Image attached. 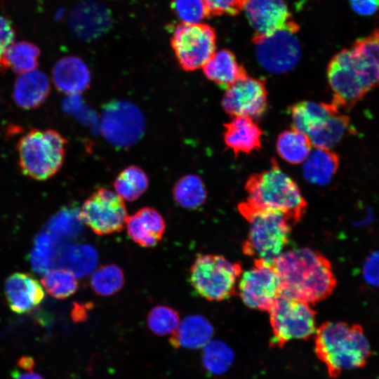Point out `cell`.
Instances as JSON below:
<instances>
[{
  "label": "cell",
  "mask_w": 379,
  "mask_h": 379,
  "mask_svg": "<svg viewBox=\"0 0 379 379\" xmlns=\"http://www.w3.org/2000/svg\"><path fill=\"white\" fill-rule=\"evenodd\" d=\"M87 309H88V307L86 305L75 304L72 311L73 320L74 321H81L86 319L87 316Z\"/></svg>",
  "instance_id": "ee69618b"
},
{
  "label": "cell",
  "mask_w": 379,
  "mask_h": 379,
  "mask_svg": "<svg viewBox=\"0 0 379 379\" xmlns=\"http://www.w3.org/2000/svg\"><path fill=\"white\" fill-rule=\"evenodd\" d=\"M237 292L247 307L269 311L282 293L281 279L274 265L254 260L253 266L242 274Z\"/></svg>",
  "instance_id": "8fae6325"
},
{
  "label": "cell",
  "mask_w": 379,
  "mask_h": 379,
  "mask_svg": "<svg viewBox=\"0 0 379 379\" xmlns=\"http://www.w3.org/2000/svg\"><path fill=\"white\" fill-rule=\"evenodd\" d=\"M213 333L212 325L204 317L190 315L180 322L176 331L171 334L169 343L174 348L197 349L207 345Z\"/></svg>",
  "instance_id": "7402d4cb"
},
{
  "label": "cell",
  "mask_w": 379,
  "mask_h": 379,
  "mask_svg": "<svg viewBox=\"0 0 379 379\" xmlns=\"http://www.w3.org/2000/svg\"><path fill=\"white\" fill-rule=\"evenodd\" d=\"M171 8L182 23H201L209 16L202 0H173Z\"/></svg>",
  "instance_id": "74e56055"
},
{
  "label": "cell",
  "mask_w": 379,
  "mask_h": 379,
  "mask_svg": "<svg viewBox=\"0 0 379 379\" xmlns=\"http://www.w3.org/2000/svg\"><path fill=\"white\" fill-rule=\"evenodd\" d=\"M327 78L333 91L331 103L339 109H351L367 93L350 48L332 58L327 67Z\"/></svg>",
  "instance_id": "7c38bea8"
},
{
  "label": "cell",
  "mask_w": 379,
  "mask_h": 379,
  "mask_svg": "<svg viewBox=\"0 0 379 379\" xmlns=\"http://www.w3.org/2000/svg\"><path fill=\"white\" fill-rule=\"evenodd\" d=\"M145 128L144 117L137 107L128 102L116 101L102 112L100 129L112 144L125 147L138 140Z\"/></svg>",
  "instance_id": "4fadbf2b"
},
{
  "label": "cell",
  "mask_w": 379,
  "mask_h": 379,
  "mask_svg": "<svg viewBox=\"0 0 379 379\" xmlns=\"http://www.w3.org/2000/svg\"><path fill=\"white\" fill-rule=\"evenodd\" d=\"M126 226L128 236L142 247L155 246L166 229L163 217L152 207H143L128 216Z\"/></svg>",
  "instance_id": "ac0fdd59"
},
{
  "label": "cell",
  "mask_w": 379,
  "mask_h": 379,
  "mask_svg": "<svg viewBox=\"0 0 379 379\" xmlns=\"http://www.w3.org/2000/svg\"><path fill=\"white\" fill-rule=\"evenodd\" d=\"M215 42L213 28L202 23L178 24L171 39L178 64L188 72L203 67L215 52Z\"/></svg>",
  "instance_id": "ba28073f"
},
{
  "label": "cell",
  "mask_w": 379,
  "mask_h": 379,
  "mask_svg": "<svg viewBox=\"0 0 379 379\" xmlns=\"http://www.w3.org/2000/svg\"><path fill=\"white\" fill-rule=\"evenodd\" d=\"M352 10L362 16H370L379 9V0H349Z\"/></svg>",
  "instance_id": "7bdbcfd3"
},
{
  "label": "cell",
  "mask_w": 379,
  "mask_h": 379,
  "mask_svg": "<svg viewBox=\"0 0 379 379\" xmlns=\"http://www.w3.org/2000/svg\"><path fill=\"white\" fill-rule=\"evenodd\" d=\"M81 222L79 210L74 207H65L50 219L46 232L58 243L74 237Z\"/></svg>",
  "instance_id": "d6a6232c"
},
{
  "label": "cell",
  "mask_w": 379,
  "mask_h": 379,
  "mask_svg": "<svg viewBox=\"0 0 379 379\" xmlns=\"http://www.w3.org/2000/svg\"><path fill=\"white\" fill-rule=\"evenodd\" d=\"M178 313L166 305H157L148 313L147 324L157 335L164 336L174 333L180 324Z\"/></svg>",
  "instance_id": "d590c367"
},
{
  "label": "cell",
  "mask_w": 379,
  "mask_h": 379,
  "mask_svg": "<svg viewBox=\"0 0 379 379\" xmlns=\"http://www.w3.org/2000/svg\"><path fill=\"white\" fill-rule=\"evenodd\" d=\"M14 35L11 21L0 15V72L4 71V56L7 48L13 44Z\"/></svg>",
  "instance_id": "60d3db41"
},
{
  "label": "cell",
  "mask_w": 379,
  "mask_h": 379,
  "mask_svg": "<svg viewBox=\"0 0 379 379\" xmlns=\"http://www.w3.org/2000/svg\"><path fill=\"white\" fill-rule=\"evenodd\" d=\"M314 352L331 378L364 367L371 354L363 328L340 321L325 322L316 330Z\"/></svg>",
  "instance_id": "7a4b0ae2"
},
{
  "label": "cell",
  "mask_w": 379,
  "mask_h": 379,
  "mask_svg": "<svg viewBox=\"0 0 379 379\" xmlns=\"http://www.w3.org/2000/svg\"><path fill=\"white\" fill-rule=\"evenodd\" d=\"M249 204L281 213L291 225L302 217L307 204L296 182L272 159L270 168L251 175L245 185Z\"/></svg>",
  "instance_id": "3957f363"
},
{
  "label": "cell",
  "mask_w": 379,
  "mask_h": 379,
  "mask_svg": "<svg viewBox=\"0 0 379 379\" xmlns=\"http://www.w3.org/2000/svg\"><path fill=\"white\" fill-rule=\"evenodd\" d=\"M149 179L139 166H130L122 170L114 182L115 192L128 201L137 200L147 190Z\"/></svg>",
  "instance_id": "f1b7e54d"
},
{
  "label": "cell",
  "mask_w": 379,
  "mask_h": 379,
  "mask_svg": "<svg viewBox=\"0 0 379 379\" xmlns=\"http://www.w3.org/2000/svg\"><path fill=\"white\" fill-rule=\"evenodd\" d=\"M124 276L121 269L116 265H104L96 269L91 277L93 291L103 296L118 292L124 286Z\"/></svg>",
  "instance_id": "e575fe53"
},
{
  "label": "cell",
  "mask_w": 379,
  "mask_h": 379,
  "mask_svg": "<svg viewBox=\"0 0 379 379\" xmlns=\"http://www.w3.org/2000/svg\"><path fill=\"white\" fill-rule=\"evenodd\" d=\"M173 195L175 201L181 207L196 209L204 204L207 193L201 178L194 174H188L175 182Z\"/></svg>",
  "instance_id": "f546056e"
},
{
  "label": "cell",
  "mask_w": 379,
  "mask_h": 379,
  "mask_svg": "<svg viewBox=\"0 0 379 379\" xmlns=\"http://www.w3.org/2000/svg\"><path fill=\"white\" fill-rule=\"evenodd\" d=\"M224 141L235 156L239 153L248 154L261 147V129L253 119L234 117L224 124Z\"/></svg>",
  "instance_id": "44dd1931"
},
{
  "label": "cell",
  "mask_w": 379,
  "mask_h": 379,
  "mask_svg": "<svg viewBox=\"0 0 379 379\" xmlns=\"http://www.w3.org/2000/svg\"><path fill=\"white\" fill-rule=\"evenodd\" d=\"M243 0H202L208 15H235L241 9Z\"/></svg>",
  "instance_id": "f35d334b"
},
{
  "label": "cell",
  "mask_w": 379,
  "mask_h": 379,
  "mask_svg": "<svg viewBox=\"0 0 379 379\" xmlns=\"http://www.w3.org/2000/svg\"><path fill=\"white\" fill-rule=\"evenodd\" d=\"M270 345L281 348L293 340H306L316 332V314L311 305L281 293L270 310Z\"/></svg>",
  "instance_id": "52a82bcc"
},
{
  "label": "cell",
  "mask_w": 379,
  "mask_h": 379,
  "mask_svg": "<svg viewBox=\"0 0 379 379\" xmlns=\"http://www.w3.org/2000/svg\"><path fill=\"white\" fill-rule=\"evenodd\" d=\"M39 48L27 41L12 44L4 56V71L10 68L14 72L23 74L34 70L38 66Z\"/></svg>",
  "instance_id": "4dcf8cb0"
},
{
  "label": "cell",
  "mask_w": 379,
  "mask_h": 379,
  "mask_svg": "<svg viewBox=\"0 0 379 379\" xmlns=\"http://www.w3.org/2000/svg\"><path fill=\"white\" fill-rule=\"evenodd\" d=\"M110 12L101 4L86 1L77 5L68 19L72 34L83 41L96 39L107 32L110 27Z\"/></svg>",
  "instance_id": "2e32d148"
},
{
  "label": "cell",
  "mask_w": 379,
  "mask_h": 379,
  "mask_svg": "<svg viewBox=\"0 0 379 379\" xmlns=\"http://www.w3.org/2000/svg\"><path fill=\"white\" fill-rule=\"evenodd\" d=\"M274 265L281 279L282 292L310 305L328 297L336 286L329 260L310 248L284 251Z\"/></svg>",
  "instance_id": "6da1fadb"
},
{
  "label": "cell",
  "mask_w": 379,
  "mask_h": 379,
  "mask_svg": "<svg viewBox=\"0 0 379 379\" xmlns=\"http://www.w3.org/2000/svg\"><path fill=\"white\" fill-rule=\"evenodd\" d=\"M76 278L63 268L53 269L44 274L41 283L51 296L65 299L77 291L78 282Z\"/></svg>",
  "instance_id": "836d02e7"
},
{
  "label": "cell",
  "mask_w": 379,
  "mask_h": 379,
  "mask_svg": "<svg viewBox=\"0 0 379 379\" xmlns=\"http://www.w3.org/2000/svg\"><path fill=\"white\" fill-rule=\"evenodd\" d=\"M57 244L46 231L35 237L29 257L31 266L36 272L44 274L52 270L55 262Z\"/></svg>",
  "instance_id": "1f68e13d"
},
{
  "label": "cell",
  "mask_w": 379,
  "mask_h": 379,
  "mask_svg": "<svg viewBox=\"0 0 379 379\" xmlns=\"http://www.w3.org/2000/svg\"><path fill=\"white\" fill-rule=\"evenodd\" d=\"M298 26L278 29L254 39L259 64L272 73H284L298 64L301 53L296 36Z\"/></svg>",
  "instance_id": "30bf717a"
},
{
  "label": "cell",
  "mask_w": 379,
  "mask_h": 379,
  "mask_svg": "<svg viewBox=\"0 0 379 379\" xmlns=\"http://www.w3.org/2000/svg\"><path fill=\"white\" fill-rule=\"evenodd\" d=\"M202 69L208 79L225 89L247 74L234 55L225 49L215 51Z\"/></svg>",
  "instance_id": "cb8c5ba5"
},
{
  "label": "cell",
  "mask_w": 379,
  "mask_h": 379,
  "mask_svg": "<svg viewBox=\"0 0 379 379\" xmlns=\"http://www.w3.org/2000/svg\"><path fill=\"white\" fill-rule=\"evenodd\" d=\"M351 130L350 118L338 112L328 117L309 138L314 147L331 149Z\"/></svg>",
  "instance_id": "83f0119b"
},
{
  "label": "cell",
  "mask_w": 379,
  "mask_h": 379,
  "mask_svg": "<svg viewBox=\"0 0 379 379\" xmlns=\"http://www.w3.org/2000/svg\"><path fill=\"white\" fill-rule=\"evenodd\" d=\"M339 163L336 153L328 149L314 147L304 161V178L312 184L326 185L336 173Z\"/></svg>",
  "instance_id": "d4e9b609"
},
{
  "label": "cell",
  "mask_w": 379,
  "mask_h": 379,
  "mask_svg": "<svg viewBox=\"0 0 379 379\" xmlns=\"http://www.w3.org/2000/svg\"><path fill=\"white\" fill-rule=\"evenodd\" d=\"M362 274L366 283L372 286H379V251L371 253L366 258Z\"/></svg>",
  "instance_id": "ab89813d"
},
{
  "label": "cell",
  "mask_w": 379,
  "mask_h": 379,
  "mask_svg": "<svg viewBox=\"0 0 379 379\" xmlns=\"http://www.w3.org/2000/svg\"><path fill=\"white\" fill-rule=\"evenodd\" d=\"M67 143V140L57 131L31 129L17 144L22 173L36 180L52 178L63 164Z\"/></svg>",
  "instance_id": "5b68a950"
},
{
  "label": "cell",
  "mask_w": 379,
  "mask_h": 379,
  "mask_svg": "<svg viewBox=\"0 0 379 379\" xmlns=\"http://www.w3.org/2000/svg\"><path fill=\"white\" fill-rule=\"evenodd\" d=\"M98 255L87 244H74L65 248L58 258V265L76 277L88 274L95 267Z\"/></svg>",
  "instance_id": "484cf974"
},
{
  "label": "cell",
  "mask_w": 379,
  "mask_h": 379,
  "mask_svg": "<svg viewBox=\"0 0 379 379\" xmlns=\"http://www.w3.org/2000/svg\"><path fill=\"white\" fill-rule=\"evenodd\" d=\"M222 106L232 117L251 119L262 116L267 106L265 80L246 74L225 89Z\"/></svg>",
  "instance_id": "5bb4252c"
},
{
  "label": "cell",
  "mask_w": 379,
  "mask_h": 379,
  "mask_svg": "<svg viewBox=\"0 0 379 379\" xmlns=\"http://www.w3.org/2000/svg\"><path fill=\"white\" fill-rule=\"evenodd\" d=\"M5 295L10 309L25 314L37 307L44 299V290L33 275L15 272L5 281Z\"/></svg>",
  "instance_id": "e0dca14e"
},
{
  "label": "cell",
  "mask_w": 379,
  "mask_h": 379,
  "mask_svg": "<svg viewBox=\"0 0 379 379\" xmlns=\"http://www.w3.org/2000/svg\"><path fill=\"white\" fill-rule=\"evenodd\" d=\"M340 112L333 103L301 101L290 109L292 128L308 137L331 116Z\"/></svg>",
  "instance_id": "603a6c76"
},
{
  "label": "cell",
  "mask_w": 379,
  "mask_h": 379,
  "mask_svg": "<svg viewBox=\"0 0 379 379\" xmlns=\"http://www.w3.org/2000/svg\"><path fill=\"white\" fill-rule=\"evenodd\" d=\"M50 91L47 76L34 69L18 76L14 84L13 98L18 107L32 109L45 102Z\"/></svg>",
  "instance_id": "ffe728a7"
},
{
  "label": "cell",
  "mask_w": 379,
  "mask_h": 379,
  "mask_svg": "<svg viewBox=\"0 0 379 379\" xmlns=\"http://www.w3.org/2000/svg\"><path fill=\"white\" fill-rule=\"evenodd\" d=\"M241 274L239 263L218 255L199 254L191 266L190 281L202 298L221 301L236 293Z\"/></svg>",
  "instance_id": "8992f818"
},
{
  "label": "cell",
  "mask_w": 379,
  "mask_h": 379,
  "mask_svg": "<svg viewBox=\"0 0 379 379\" xmlns=\"http://www.w3.org/2000/svg\"><path fill=\"white\" fill-rule=\"evenodd\" d=\"M79 217L95 234L103 236L121 232L128 215L124 200L115 192L100 188L84 201Z\"/></svg>",
  "instance_id": "9c48e42d"
},
{
  "label": "cell",
  "mask_w": 379,
  "mask_h": 379,
  "mask_svg": "<svg viewBox=\"0 0 379 379\" xmlns=\"http://www.w3.org/2000/svg\"><path fill=\"white\" fill-rule=\"evenodd\" d=\"M53 81L56 88L67 95H75L86 90L91 74L86 63L76 56L64 57L54 65Z\"/></svg>",
  "instance_id": "d6986e66"
},
{
  "label": "cell",
  "mask_w": 379,
  "mask_h": 379,
  "mask_svg": "<svg viewBox=\"0 0 379 379\" xmlns=\"http://www.w3.org/2000/svg\"><path fill=\"white\" fill-rule=\"evenodd\" d=\"M279 155L291 164L304 162L312 150V142L305 133L294 128L279 134L277 140Z\"/></svg>",
  "instance_id": "4316f807"
},
{
  "label": "cell",
  "mask_w": 379,
  "mask_h": 379,
  "mask_svg": "<svg viewBox=\"0 0 379 379\" xmlns=\"http://www.w3.org/2000/svg\"><path fill=\"white\" fill-rule=\"evenodd\" d=\"M12 376L13 379H44L34 371V359L27 356H23L18 361Z\"/></svg>",
  "instance_id": "b9f144b4"
},
{
  "label": "cell",
  "mask_w": 379,
  "mask_h": 379,
  "mask_svg": "<svg viewBox=\"0 0 379 379\" xmlns=\"http://www.w3.org/2000/svg\"><path fill=\"white\" fill-rule=\"evenodd\" d=\"M241 9L257 36L296 26L283 0H243Z\"/></svg>",
  "instance_id": "9a60e30c"
},
{
  "label": "cell",
  "mask_w": 379,
  "mask_h": 379,
  "mask_svg": "<svg viewBox=\"0 0 379 379\" xmlns=\"http://www.w3.org/2000/svg\"><path fill=\"white\" fill-rule=\"evenodd\" d=\"M350 48L366 65L379 72V28L357 39Z\"/></svg>",
  "instance_id": "8d00e7d4"
},
{
  "label": "cell",
  "mask_w": 379,
  "mask_h": 379,
  "mask_svg": "<svg viewBox=\"0 0 379 379\" xmlns=\"http://www.w3.org/2000/svg\"><path fill=\"white\" fill-rule=\"evenodd\" d=\"M238 209L249 224L244 253L274 265L288 244L291 223L281 213L256 208L247 201L241 202Z\"/></svg>",
  "instance_id": "277c9868"
}]
</instances>
